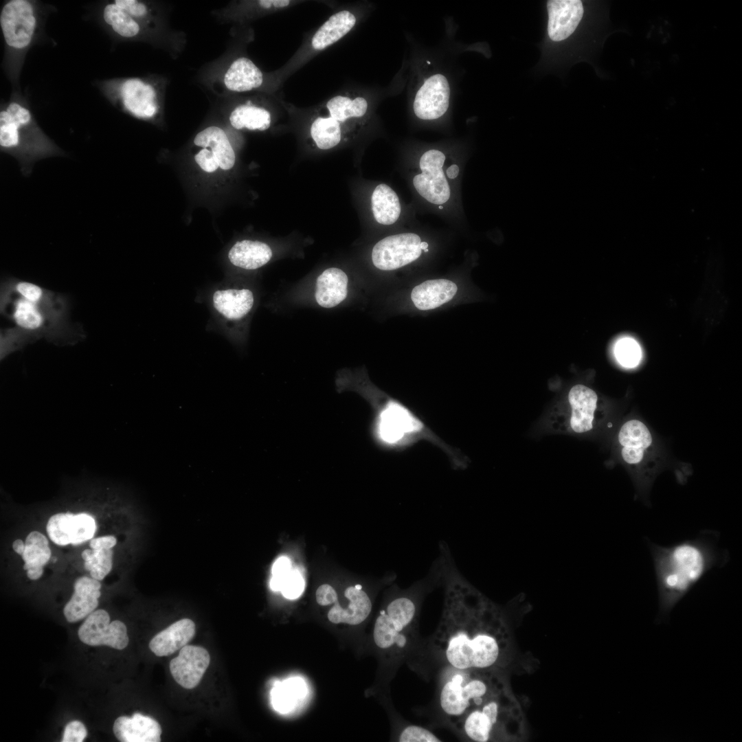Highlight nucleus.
<instances>
[{
	"instance_id": "1",
	"label": "nucleus",
	"mask_w": 742,
	"mask_h": 742,
	"mask_svg": "<svg viewBox=\"0 0 742 742\" xmlns=\"http://www.w3.org/2000/svg\"><path fill=\"white\" fill-rule=\"evenodd\" d=\"M438 557L445 600L434 644L449 666L491 668L504 646L502 614L462 576L445 541L440 542Z\"/></svg>"
},
{
	"instance_id": "2",
	"label": "nucleus",
	"mask_w": 742,
	"mask_h": 742,
	"mask_svg": "<svg viewBox=\"0 0 742 742\" xmlns=\"http://www.w3.org/2000/svg\"><path fill=\"white\" fill-rule=\"evenodd\" d=\"M335 385L338 392H355L370 405L369 434L381 450L402 452L425 441L440 449L455 469L466 466V460L458 449L441 439L411 407L374 385L362 371L340 370Z\"/></svg>"
},
{
	"instance_id": "3",
	"label": "nucleus",
	"mask_w": 742,
	"mask_h": 742,
	"mask_svg": "<svg viewBox=\"0 0 742 742\" xmlns=\"http://www.w3.org/2000/svg\"><path fill=\"white\" fill-rule=\"evenodd\" d=\"M545 7L544 34L535 70L561 74L574 63L587 61L600 45L605 9L598 2L583 0H549Z\"/></svg>"
},
{
	"instance_id": "4",
	"label": "nucleus",
	"mask_w": 742,
	"mask_h": 742,
	"mask_svg": "<svg viewBox=\"0 0 742 742\" xmlns=\"http://www.w3.org/2000/svg\"><path fill=\"white\" fill-rule=\"evenodd\" d=\"M717 532L705 530L693 539L662 546L647 541L658 593V618L667 616L675 605L713 567L729 559L717 546Z\"/></svg>"
},
{
	"instance_id": "5",
	"label": "nucleus",
	"mask_w": 742,
	"mask_h": 742,
	"mask_svg": "<svg viewBox=\"0 0 742 742\" xmlns=\"http://www.w3.org/2000/svg\"><path fill=\"white\" fill-rule=\"evenodd\" d=\"M57 12L51 3L38 0H6L0 10L3 51L2 70L12 90H21L20 76L30 49L48 41L45 32L49 15Z\"/></svg>"
},
{
	"instance_id": "6",
	"label": "nucleus",
	"mask_w": 742,
	"mask_h": 742,
	"mask_svg": "<svg viewBox=\"0 0 742 742\" xmlns=\"http://www.w3.org/2000/svg\"><path fill=\"white\" fill-rule=\"evenodd\" d=\"M1 151L15 157L23 168L36 161L63 155L64 151L39 126L28 98L22 90H12L0 104Z\"/></svg>"
},
{
	"instance_id": "7",
	"label": "nucleus",
	"mask_w": 742,
	"mask_h": 742,
	"mask_svg": "<svg viewBox=\"0 0 742 742\" xmlns=\"http://www.w3.org/2000/svg\"><path fill=\"white\" fill-rule=\"evenodd\" d=\"M438 584H442V570L437 557L423 578L407 589H394L374 623L373 638L379 648L403 652L416 625L424 596Z\"/></svg>"
},
{
	"instance_id": "8",
	"label": "nucleus",
	"mask_w": 742,
	"mask_h": 742,
	"mask_svg": "<svg viewBox=\"0 0 742 742\" xmlns=\"http://www.w3.org/2000/svg\"><path fill=\"white\" fill-rule=\"evenodd\" d=\"M480 671L449 666L442 675L440 707L453 727L469 711L500 695L497 678Z\"/></svg>"
},
{
	"instance_id": "9",
	"label": "nucleus",
	"mask_w": 742,
	"mask_h": 742,
	"mask_svg": "<svg viewBox=\"0 0 742 742\" xmlns=\"http://www.w3.org/2000/svg\"><path fill=\"white\" fill-rule=\"evenodd\" d=\"M93 85L112 105L137 118L150 120L158 113L157 89L144 79H97Z\"/></svg>"
},
{
	"instance_id": "10",
	"label": "nucleus",
	"mask_w": 742,
	"mask_h": 742,
	"mask_svg": "<svg viewBox=\"0 0 742 742\" xmlns=\"http://www.w3.org/2000/svg\"><path fill=\"white\" fill-rule=\"evenodd\" d=\"M421 239L414 233L388 236L374 246L372 260L377 269L395 270L417 260L422 253Z\"/></svg>"
},
{
	"instance_id": "11",
	"label": "nucleus",
	"mask_w": 742,
	"mask_h": 742,
	"mask_svg": "<svg viewBox=\"0 0 742 742\" xmlns=\"http://www.w3.org/2000/svg\"><path fill=\"white\" fill-rule=\"evenodd\" d=\"M445 161V155L442 151L436 149L426 151L419 161L422 172L413 178L418 193L436 205L446 203L450 197V188L442 170Z\"/></svg>"
},
{
	"instance_id": "12",
	"label": "nucleus",
	"mask_w": 742,
	"mask_h": 742,
	"mask_svg": "<svg viewBox=\"0 0 742 742\" xmlns=\"http://www.w3.org/2000/svg\"><path fill=\"white\" fill-rule=\"evenodd\" d=\"M78 633L80 640L90 646L106 645L122 650L129 641L124 623L117 620L110 622V616L104 609L91 613Z\"/></svg>"
},
{
	"instance_id": "13",
	"label": "nucleus",
	"mask_w": 742,
	"mask_h": 742,
	"mask_svg": "<svg viewBox=\"0 0 742 742\" xmlns=\"http://www.w3.org/2000/svg\"><path fill=\"white\" fill-rule=\"evenodd\" d=\"M46 528L49 539L56 544L76 546L93 537L96 524L94 518L85 513H60L49 518Z\"/></svg>"
},
{
	"instance_id": "14",
	"label": "nucleus",
	"mask_w": 742,
	"mask_h": 742,
	"mask_svg": "<svg viewBox=\"0 0 742 742\" xmlns=\"http://www.w3.org/2000/svg\"><path fill=\"white\" fill-rule=\"evenodd\" d=\"M450 93L449 83L444 75L430 76L416 93L413 102L414 114L423 120L441 117L448 110Z\"/></svg>"
},
{
	"instance_id": "15",
	"label": "nucleus",
	"mask_w": 742,
	"mask_h": 742,
	"mask_svg": "<svg viewBox=\"0 0 742 742\" xmlns=\"http://www.w3.org/2000/svg\"><path fill=\"white\" fill-rule=\"evenodd\" d=\"M89 17L110 36L133 39L141 35L144 25L113 1H102L89 8Z\"/></svg>"
},
{
	"instance_id": "16",
	"label": "nucleus",
	"mask_w": 742,
	"mask_h": 742,
	"mask_svg": "<svg viewBox=\"0 0 742 742\" xmlns=\"http://www.w3.org/2000/svg\"><path fill=\"white\" fill-rule=\"evenodd\" d=\"M210 662L208 651L203 647L186 645L179 655L170 662L174 679L182 687L192 689L198 686Z\"/></svg>"
},
{
	"instance_id": "17",
	"label": "nucleus",
	"mask_w": 742,
	"mask_h": 742,
	"mask_svg": "<svg viewBox=\"0 0 742 742\" xmlns=\"http://www.w3.org/2000/svg\"><path fill=\"white\" fill-rule=\"evenodd\" d=\"M74 592L65 605L63 613L69 622H75L92 613L98 605L101 584L99 581L88 576L76 579Z\"/></svg>"
},
{
	"instance_id": "18",
	"label": "nucleus",
	"mask_w": 742,
	"mask_h": 742,
	"mask_svg": "<svg viewBox=\"0 0 742 742\" xmlns=\"http://www.w3.org/2000/svg\"><path fill=\"white\" fill-rule=\"evenodd\" d=\"M113 732L122 742H159L161 728L153 718L135 713L132 717L121 716L113 724Z\"/></svg>"
},
{
	"instance_id": "19",
	"label": "nucleus",
	"mask_w": 742,
	"mask_h": 742,
	"mask_svg": "<svg viewBox=\"0 0 742 742\" xmlns=\"http://www.w3.org/2000/svg\"><path fill=\"white\" fill-rule=\"evenodd\" d=\"M570 409V427L577 434H582L592 429L594 412L598 397L591 388L578 384L573 386L568 393Z\"/></svg>"
},
{
	"instance_id": "20",
	"label": "nucleus",
	"mask_w": 742,
	"mask_h": 742,
	"mask_svg": "<svg viewBox=\"0 0 742 742\" xmlns=\"http://www.w3.org/2000/svg\"><path fill=\"white\" fill-rule=\"evenodd\" d=\"M348 278L337 267H330L317 278L314 287V297L321 307L331 308L337 306L348 295Z\"/></svg>"
},
{
	"instance_id": "21",
	"label": "nucleus",
	"mask_w": 742,
	"mask_h": 742,
	"mask_svg": "<svg viewBox=\"0 0 742 742\" xmlns=\"http://www.w3.org/2000/svg\"><path fill=\"white\" fill-rule=\"evenodd\" d=\"M344 596L349 601L347 608L341 607L337 601L328 613V620L335 624H361L368 617L372 610V605L369 595L363 588H357L355 584L345 589Z\"/></svg>"
},
{
	"instance_id": "22",
	"label": "nucleus",
	"mask_w": 742,
	"mask_h": 742,
	"mask_svg": "<svg viewBox=\"0 0 742 742\" xmlns=\"http://www.w3.org/2000/svg\"><path fill=\"white\" fill-rule=\"evenodd\" d=\"M195 631V624L192 620H179L154 636L149 648L157 656L170 655L185 647Z\"/></svg>"
},
{
	"instance_id": "23",
	"label": "nucleus",
	"mask_w": 742,
	"mask_h": 742,
	"mask_svg": "<svg viewBox=\"0 0 742 742\" xmlns=\"http://www.w3.org/2000/svg\"><path fill=\"white\" fill-rule=\"evenodd\" d=\"M457 291V285L451 280H429L416 286L412 291L411 298L418 309L428 311L452 300Z\"/></svg>"
},
{
	"instance_id": "24",
	"label": "nucleus",
	"mask_w": 742,
	"mask_h": 742,
	"mask_svg": "<svg viewBox=\"0 0 742 742\" xmlns=\"http://www.w3.org/2000/svg\"><path fill=\"white\" fill-rule=\"evenodd\" d=\"M618 440L622 447L623 460L628 464H635L642 461L644 450L651 444L652 438L649 429L642 422L631 420L621 427Z\"/></svg>"
},
{
	"instance_id": "25",
	"label": "nucleus",
	"mask_w": 742,
	"mask_h": 742,
	"mask_svg": "<svg viewBox=\"0 0 742 742\" xmlns=\"http://www.w3.org/2000/svg\"><path fill=\"white\" fill-rule=\"evenodd\" d=\"M216 310L225 318L239 321L245 318L254 304L252 291L247 289L216 291L213 294Z\"/></svg>"
},
{
	"instance_id": "26",
	"label": "nucleus",
	"mask_w": 742,
	"mask_h": 742,
	"mask_svg": "<svg viewBox=\"0 0 742 742\" xmlns=\"http://www.w3.org/2000/svg\"><path fill=\"white\" fill-rule=\"evenodd\" d=\"M328 115L342 126L344 135L350 128L363 120L367 114L368 103L361 96L336 95L326 104Z\"/></svg>"
},
{
	"instance_id": "27",
	"label": "nucleus",
	"mask_w": 742,
	"mask_h": 742,
	"mask_svg": "<svg viewBox=\"0 0 742 742\" xmlns=\"http://www.w3.org/2000/svg\"><path fill=\"white\" fill-rule=\"evenodd\" d=\"M356 16L348 10L331 15L316 31L311 39L315 50H323L346 36L355 25Z\"/></svg>"
},
{
	"instance_id": "28",
	"label": "nucleus",
	"mask_w": 742,
	"mask_h": 742,
	"mask_svg": "<svg viewBox=\"0 0 742 742\" xmlns=\"http://www.w3.org/2000/svg\"><path fill=\"white\" fill-rule=\"evenodd\" d=\"M272 250L266 243L251 240L236 242L228 253L229 261L245 269H256L266 265L272 258Z\"/></svg>"
},
{
	"instance_id": "29",
	"label": "nucleus",
	"mask_w": 742,
	"mask_h": 742,
	"mask_svg": "<svg viewBox=\"0 0 742 742\" xmlns=\"http://www.w3.org/2000/svg\"><path fill=\"white\" fill-rule=\"evenodd\" d=\"M263 76L260 69L249 58L235 60L227 70L224 83L233 91L245 92L261 86Z\"/></svg>"
},
{
	"instance_id": "30",
	"label": "nucleus",
	"mask_w": 742,
	"mask_h": 742,
	"mask_svg": "<svg viewBox=\"0 0 742 742\" xmlns=\"http://www.w3.org/2000/svg\"><path fill=\"white\" fill-rule=\"evenodd\" d=\"M194 143L204 148H210L223 170L232 168L235 163V154L225 131L219 127L210 126L199 133Z\"/></svg>"
},
{
	"instance_id": "31",
	"label": "nucleus",
	"mask_w": 742,
	"mask_h": 742,
	"mask_svg": "<svg viewBox=\"0 0 742 742\" xmlns=\"http://www.w3.org/2000/svg\"><path fill=\"white\" fill-rule=\"evenodd\" d=\"M371 205L375 220L382 225H392L400 216L401 206L398 196L387 185L381 183L374 190Z\"/></svg>"
},
{
	"instance_id": "32",
	"label": "nucleus",
	"mask_w": 742,
	"mask_h": 742,
	"mask_svg": "<svg viewBox=\"0 0 742 742\" xmlns=\"http://www.w3.org/2000/svg\"><path fill=\"white\" fill-rule=\"evenodd\" d=\"M306 686L301 678H289L282 683L276 684L271 690L273 708L285 713L291 711L297 701L306 695Z\"/></svg>"
},
{
	"instance_id": "33",
	"label": "nucleus",
	"mask_w": 742,
	"mask_h": 742,
	"mask_svg": "<svg viewBox=\"0 0 742 742\" xmlns=\"http://www.w3.org/2000/svg\"><path fill=\"white\" fill-rule=\"evenodd\" d=\"M271 114L264 108L250 104H241L230 114L229 122L236 129L265 131L271 124Z\"/></svg>"
},
{
	"instance_id": "34",
	"label": "nucleus",
	"mask_w": 742,
	"mask_h": 742,
	"mask_svg": "<svg viewBox=\"0 0 742 742\" xmlns=\"http://www.w3.org/2000/svg\"><path fill=\"white\" fill-rule=\"evenodd\" d=\"M311 135L321 150H329L340 144L345 137L341 125L328 116L317 117L311 126Z\"/></svg>"
},
{
	"instance_id": "35",
	"label": "nucleus",
	"mask_w": 742,
	"mask_h": 742,
	"mask_svg": "<svg viewBox=\"0 0 742 742\" xmlns=\"http://www.w3.org/2000/svg\"><path fill=\"white\" fill-rule=\"evenodd\" d=\"M25 563L23 569L43 571V567L51 557V550L46 537L38 531H32L26 537L25 550L21 555Z\"/></svg>"
},
{
	"instance_id": "36",
	"label": "nucleus",
	"mask_w": 742,
	"mask_h": 742,
	"mask_svg": "<svg viewBox=\"0 0 742 742\" xmlns=\"http://www.w3.org/2000/svg\"><path fill=\"white\" fill-rule=\"evenodd\" d=\"M111 549H87L82 554L85 568L90 572L92 578L101 581L111 571L113 565Z\"/></svg>"
},
{
	"instance_id": "37",
	"label": "nucleus",
	"mask_w": 742,
	"mask_h": 742,
	"mask_svg": "<svg viewBox=\"0 0 742 742\" xmlns=\"http://www.w3.org/2000/svg\"><path fill=\"white\" fill-rule=\"evenodd\" d=\"M269 585L273 591H280L282 595L289 599L298 598L304 588L302 575L292 569L280 578L271 577Z\"/></svg>"
},
{
	"instance_id": "38",
	"label": "nucleus",
	"mask_w": 742,
	"mask_h": 742,
	"mask_svg": "<svg viewBox=\"0 0 742 742\" xmlns=\"http://www.w3.org/2000/svg\"><path fill=\"white\" fill-rule=\"evenodd\" d=\"M614 353L618 362L626 368L636 367L641 359L640 346L635 340L628 337L621 339L616 343Z\"/></svg>"
},
{
	"instance_id": "39",
	"label": "nucleus",
	"mask_w": 742,
	"mask_h": 742,
	"mask_svg": "<svg viewBox=\"0 0 742 742\" xmlns=\"http://www.w3.org/2000/svg\"><path fill=\"white\" fill-rule=\"evenodd\" d=\"M14 317L19 326L26 328H38L42 322L34 302L27 299H21L16 303Z\"/></svg>"
},
{
	"instance_id": "40",
	"label": "nucleus",
	"mask_w": 742,
	"mask_h": 742,
	"mask_svg": "<svg viewBox=\"0 0 742 742\" xmlns=\"http://www.w3.org/2000/svg\"><path fill=\"white\" fill-rule=\"evenodd\" d=\"M113 1L143 25H148L151 21L150 10L146 3L137 0H114Z\"/></svg>"
},
{
	"instance_id": "41",
	"label": "nucleus",
	"mask_w": 742,
	"mask_h": 742,
	"mask_svg": "<svg viewBox=\"0 0 742 742\" xmlns=\"http://www.w3.org/2000/svg\"><path fill=\"white\" fill-rule=\"evenodd\" d=\"M401 742H437L441 740L429 730L418 726L405 727L399 734Z\"/></svg>"
},
{
	"instance_id": "42",
	"label": "nucleus",
	"mask_w": 742,
	"mask_h": 742,
	"mask_svg": "<svg viewBox=\"0 0 742 742\" xmlns=\"http://www.w3.org/2000/svg\"><path fill=\"white\" fill-rule=\"evenodd\" d=\"M87 735V731L85 725L81 721H72L66 725L61 741L82 742Z\"/></svg>"
},
{
	"instance_id": "43",
	"label": "nucleus",
	"mask_w": 742,
	"mask_h": 742,
	"mask_svg": "<svg viewBox=\"0 0 742 742\" xmlns=\"http://www.w3.org/2000/svg\"><path fill=\"white\" fill-rule=\"evenodd\" d=\"M194 158L196 162L205 172H212L219 167L217 158L211 150L207 148L200 150Z\"/></svg>"
},
{
	"instance_id": "44",
	"label": "nucleus",
	"mask_w": 742,
	"mask_h": 742,
	"mask_svg": "<svg viewBox=\"0 0 742 742\" xmlns=\"http://www.w3.org/2000/svg\"><path fill=\"white\" fill-rule=\"evenodd\" d=\"M316 600L320 605H328L337 601V595L333 587L324 584L316 591Z\"/></svg>"
},
{
	"instance_id": "45",
	"label": "nucleus",
	"mask_w": 742,
	"mask_h": 742,
	"mask_svg": "<svg viewBox=\"0 0 742 742\" xmlns=\"http://www.w3.org/2000/svg\"><path fill=\"white\" fill-rule=\"evenodd\" d=\"M16 289L25 299L33 302L38 300L42 294V291L38 286L27 282L19 283Z\"/></svg>"
},
{
	"instance_id": "46",
	"label": "nucleus",
	"mask_w": 742,
	"mask_h": 742,
	"mask_svg": "<svg viewBox=\"0 0 742 742\" xmlns=\"http://www.w3.org/2000/svg\"><path fill=\"white\" fill-rule=\"evenodd\" d=\"M291 563L286 556L278 558L272 567L273 577L280 578L291 570Z\"/></svg>"
},
{
	"instance_id": "47",
	"label": "nucleus",
	"mask_w": 742,
	"mask_h": 742,
	"mask_svg": "<svg viewBox=\"0 0 742 742\" xmlns=\"http://www.w3.org/2000/svg\"><path fill=\"white\" fill-rule=\"evenodd\" d=\"M117 539L112 535L100 537L93 539L90 541V547L92 549H111L115 546Z\"/></svg>"
},
{
	"instance_id": "48",
	"label": "nucleus",
	"mask_w": 742,
	"mask_h": 742,
	"mask_svg": "<svg viewBox=\"0 0 742 742\" xmlns=\"http://www.w3.org/2000/svg\"><path fill=\"white\" fill-rule=\"evenodd\" d=\"M258 4L264 8H282L287 7L291 1L289 0H260Z\"/></svg>"
},
{
	"instance_id": "49",
	"label": "nucleus",
	"mask_w": 742,
	"mask_h": 742,
	"mask_svg": "<svg viewBox=\"0 0 742 742\" xmlns=\"http://www.w3.org/2000/svg\"><path fill=\"white\" fill-rule=\"evenodd\" d=\"M12 548L17 554L22 555L25 550V543L22 540L16 539L13 542Z\"/></svg>"
},
{
	"instance_id": "50",
	"label": "nucleus",
	"mask_w": 742,
	"mask_h": 742,
	"mask_svg": "<svg viewBox=\"0 0 742 742\" xmlns=\"http://www.w3.org/2000/svg\"><path fill=\"white\" fill-rule=\"evenodd\" d=\"M447 175L449 179H455L459 173V167L456 164H452L447 170Z\"/></svg>"
},
{
	"instance_id": "51",
	"label": "nucleus",
	"mask_w": 742,
	"mask_h": 742,
	"mask_svg": "<svg viewBox=\"0 0 742 742\" xmlns=\"http://www.w3.org/2000/svg\"><path fill=\"white\" fill-rule=\"evenodd\" d=\"M427 247H428V244H427V243H426V242H424V241H423V242H421V243H420V248H421V249H422V250H425V249H427Z\"/></svg>"
},
{
	"instance_id": "52",
	"label": "nucleus",
	"mask_w": 742,
	"mask_h": 742,
	"mask_svg": "<svg viewBox=\"0 0 742 742\" xmlns=\"http://www.w3.org/2000/svg\"><path fill=\"white\" fill-rule=\"evenodd\" d=\"M442 208H443L442 206H441V205L439 206V209L442 210Z\"/></svg>"
},
{
	"instance_id": "53",
	"label": "nucleus",
	"mask_w": 742,
	"mask_h": 742,
	"mask_svg": "<svg viewBox=\"0 0 742 742\" xmlns=\"http://www.w3.org/2000/svg\"><path fill=\"white\" fill-rule=\"evenodd\" d=\"M424 251H425V252H427V251H428V249H425Z\"/></svg>"
}]
</instances>
